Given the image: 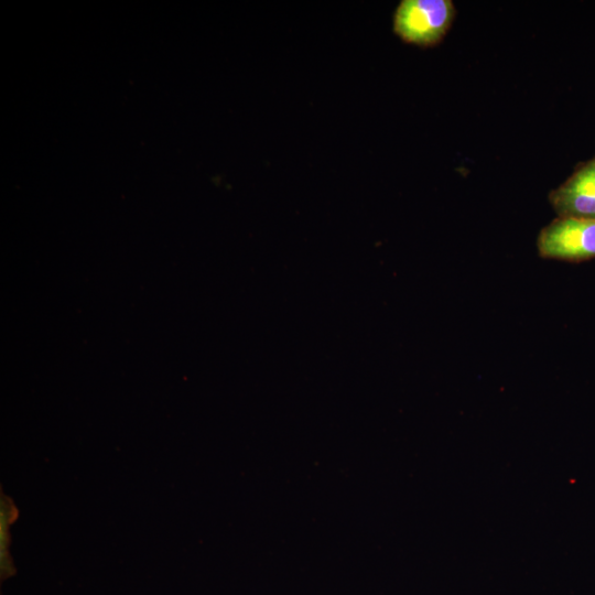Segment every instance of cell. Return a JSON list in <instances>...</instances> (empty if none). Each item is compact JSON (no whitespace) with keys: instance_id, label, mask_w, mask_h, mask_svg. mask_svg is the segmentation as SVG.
<instances>
[{"instance_id":"cell-1","label":"cell","mask_w":595,"mask_h":595,"mask_svg":"<svg viewBox=\"0 0 595 595\" xmlns=\"http://www.w3.org/2000/svg\"><path fill=\"white\" fill-rule=\"evenodd\" d=\"M454 17L451 0H402L393 13V32L405 43L434 46L445 36Z\"/></svg>"},{"instance_id":"cell-2","label":"cell","mask_w":595,"mask_h":595,"mask_svg":"<svg viewBox=\"0 0 595 595\" xmlns=\"http://www.w3.org/2000/svg\"><path fill=\"white\" fill-rule=\"evenodd\" d=\"M544 259L584 261L595 258V217H556L538 236Z\"/></svg>"},{"instance_id":"cell-3","label":"cell","mask_w":595,"mask_h":595,"mask_svg":"<svg viewBox=\"0 0 595 595\" xmlns=\"http://www.w3.org/2000/svg\"><path fill=\"white\" fill-rule=\"evenodd\" d=\"M559 217H595V158L549 194Z\"/></svg>"},{"instance_id":"cell-4","label":"cell","mask_w":595,"mask_h":595,"mask_svg":"<svg viewBox=\"0 0 595 595\" xmlns=\"http://www.w3.org/2000/svg\"><path fill=\"white\" fill-rule=\"evenodd\" d=\"M18 509L10 498L1 495V550H0V575L4 581L15 573L13 561L9 554L10 534L8 533L10 524L15 520Z\"/></svg>"}]
</instances>
